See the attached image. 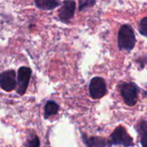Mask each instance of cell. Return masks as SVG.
I'll return each mask as SVG.
<instances>
[{
    "label": "cell",
    "mask_w": 147,
    "mask_h": 147,
    "mask_svg": "<svg viewBox=\"0 0 147 147\" xmlns=\"http://www.w3.org/2000/svg\"><path fill=\"white\" fill-rule=\"evenodd\" d=\"M90 94L93 99H99L104 96L107 92L106 84L103 78L96 77L93 78L90 84Z\"/></svg>",
    "instance_id": "4"
},
{
    "label": "cell",
    "mask_w": 147,
    "mask_h": 147,
    "mask_svg": "<svg viewBox=\"0 0 147 147\" xmlns=\"http://www.w3.org/2000/svg\"><path fill=\"white\" fill-rule=\"evenodd\" d=\"M31 69L26 66H22L18 70L17 76V93L24 95L28 86V83L31 78Z\"/></svg>",
    "instance_id": "5"
},
{
    "label": "cell",
    "mask_w": 147,
    "mask_h": 147,
    "mask_svg": "<svg viewBox=\"0 0 147 147\" xmlns=\"http://www.w3.org/2000/svg\"><path fill=\"white\" fill-rule=\"evenodd\" d=\"M27 147H40V140L37 136H34L27 144Z\"/></svg>",
    "instance_id": "14"
},
{
    "label": "cell",
    "mask_w": 147,
    "mask_h": 147,
    "mask_svg": "<svg viewBox=\"0 0 147 147\" xmlns=\"http://www.w3.org/2000/svg\"><path fill=\"white\" fill-rule=\"evenodd\" d=\"M139 88L134 83L124 84L121 89V96L127 106H134L138 100Z\"/></svg>",
    "instance_id": "3"
},
{
    "label": "cell",
    "mask_w": 147,
    "mask_h": 147,
    "mask_svg": "<svg viewBox=\"0 0 147 147\" xmlns=\"http://www.w3.org/2000/svg\"><path fill=\"white\" fill-rule=\"evenodd\" d=\"M16 72L13 70H9L0 74V87L5 91H11L16 87Z\"/></svg>",
    "instance_id": "6"
},
{
    "label": "cell",
    "mask_w": 147,
    "mask_h": 147,
    "mask_svg": "<svg viewBox=\"0 0 147 147\" xmlns=\"http://www.w3.org/2000/svg\"><path fill=\"white\" fill-rule=\"evenodd\" d=\"M83 140L87 147H105L107 141L103 138L100 137H90L83 135Z\"/></svg>",
    "instance_id": "8"
},
{
    "label": "cell",
    "mask_w": 147,
    "mask_h": 147,
    "mask_svg": "<svg viewBox=\"0 0 147 147\" xmlns=\"http://www.w3.org/2000/svg\"><path fill=\"white\" fill-rule=\"evenodd\" d=\"M95 3H96L95 1H89V0L80 1V3H79V9H80V10H84V9H86V8L92 7Z\"/></svg>",
    "instance_id": "13"
},
{
    "label": "cell",
    "mask_w": 147,
    "mask_h": 147,
    "mask_svg": "<svg viewBox=\"0 0 147 147\" xmlns=\"http://www.w3.org/2000/svg\"><path fill=\"white\" fill-rule=\"evenodd\" d=\"M136 130L139 134L141 135L140 143L142 147H147V122L145 121H141L136 126Z\"/></svg>",
    "instance_id": "9"
},
{
    "label": "cell",
    "mask_w": 147,
    "mask_h": 147,
    "mask_svg": "<svg viewBox=\"0 0 147 147\" xmlns=\"http://www.w3.org/2000/svg\"><path fill=\"white\" fill-rule=\"evenodd\" d=\"M34 3L39 9H46V10L53 9L59 4V2L53 0H35Z\"/></svg>",
    "instance_id": "10"
},
{
    "label": "cell",
    "mask_w": 147,
    "mask_h": 147,
    "mask_svg": "<svg viewBox=\"0 0 147 147\" xmlns=\"http://www.w3.org/2000/svg\"><path fill=\"white\" fill-rule=\"evenodd\" d=\"M76 3L74 1H65L59 9V19L62 22H68L71 20L75 13Z\"/></svg>",
    "instance_id": "7"
},
{
    "label": "cell",
    "mask_w": 147,
    "mask_h": 147,
    "mask_svg": "<svg viewBox=\"0 0 147 147\" xmlns=\"http://www.w3.org/2000/svg\"><path fill=\"white\" fill-rule=\"evenodd\" d=\"M107 144L109 146L121 145L125 147H130L133 146L134 140L127 134L126 129L123 127L120 126L115 129L113 134L110 135Z\"/></svg>",
    "instance_id": "2"
},
{
    "label": "cell",
    "mask_w": 147,
    "mask_h": 147,
    "mask_svg": "<svg viewBox=\"0 0 147 147\" xmlns=\"http://www.w3.org/2000/svg\"><path fill=\"white\" fill-rule=\"evenodd\" d=\"M58 110H59V105L53 101H48L45 105V113H44L45 118H48L51 115H56L58 113Z\"/></svg>",
    "instance_id": "11"
},
{
    "label": "cell",
    "mask_w": 147,
    "mask_h": 147,
    "mask_svg": "<svg viewBox=\"0 0 147 147\" xmlns=\"http://www.w3.org/2000/svg\"><path fill=\"white\" fill-rule=\"evenodd\" d=\"M136 43V38L133 28L125 24L120 28L118 32V47L120 50L131 51Z\"/></svg>",
    "instance_id": "1"
},
{
    "label": "cell",
    "mask_w": 147,
    "mask_h": 147,
    "mask_svg": "<svg viewBox=\"0 0 147 147\" xmlns=\"http://www.w3.org/2000/svg\"><path fill=\"white\" fill-rule=\"evenodd\" d=\"M139 31H140V33L142 35L147 36V17L143 18V19L140 22Z\"/></svg>",
    "instance_id": "12"
}]
</instances>
